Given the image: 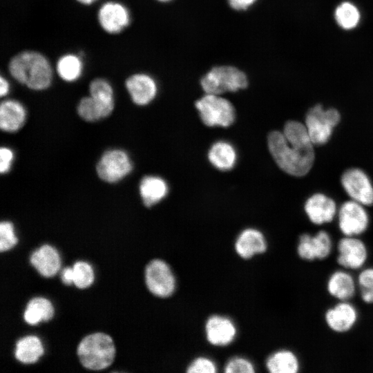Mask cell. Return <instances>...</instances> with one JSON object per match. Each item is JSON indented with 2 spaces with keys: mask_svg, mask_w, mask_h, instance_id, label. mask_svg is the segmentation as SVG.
<instances>
[{
  "mask_svg": "<svg viewBox=\"0 0 373 373\" xmlns=\"http://www.w3.org/2000/svg\"><path fill=\"white\" fill-rule=\"evenodd\" d=\"M265 366L270 373H298L301 369V362L294 351L280 349L267 358Z\"/></svg>",
  "mask_w": 373,
  "mask_h": 373,
  "instance_id": "7402d4cb",
  "label": "cell"
},
{
  "mask_svg": "<svg viewBox=\"0 0 373 373\" xmlns=\"http://www.w3.org/2000/svg\"><path fill=\"white\" fill-rule=\"evenodd\" d=\"M8 70L15 80L34 90L48 88L52 79L49 61L36 51L26 50L12 57Z\"/></svg>",
  "mask_w": 373,
  "mask_h": 373,
  "instance_id": "7a4b0ae2",
  "label": "cell"
},
{
  "mask_svg": "<svg viewBox=\"0 0 373 373\" xmlns=\"http://www.w3.org/2000/svg\"><path fill=\"white\" fill-rule=\"evenodd\" d=\"M43 353L42 344L39 338L36 336H25L19 339L16 343L15 357L23 363H35Z\"/></svg>",
  "mask_w": 373,
  "mask_h": 373,
  "instance_id": "d4e9b609",
  "label": "cell"
},
{
  "mask_svg": "<svg viewBox=\"0 0 373 373\" xmlns=\"http://www.w3.org/2000/svg\"><path fill=\"white\" fill-rule=\"evenodd\" d=\"M139 191L144 204L150 207L166 195L168 185L165 180L159 176L146 175L142 179Z\"/></svg>",
  "mask_w": 373,
  "mask_h": 373,
  "instance_id": "603a6c76",
  "label": "cell"
},
{
  "mask_svg": "<svg viewBox=\"0 0 373 373\" xmlns=\"http://www.w3.org/2000/svg\"><path fill=\"white\" fill-rule=\"evenodd\" d=\"M125 86L132 101L139 106L146 105L155 97L157 85L149 75L137 73L128 77Z\"/></svg>",
  "mask_w": 373,
  "mask_h": 373,
  "instance_id": "ac0fdd59",
  "label": "cell"
},
{
  "mask_svg": "<svg viewBox=\"0 0 373 373\" xmlns=\"http://www.w3.org/2000/svg\"><path fill=\"white\" fill-rule=\"evenodd\" d=\"M267 143L276 163L287 174L302 177L311 170L315 160L314 144L291 143L279 131L269 134Z\"/></svg>",
  "mask_w": 373,
  "mask_h": 373,
  "instance_id": "6da1fadb",
  "label": "cell"
},
{
  "mask_svg": "<svg viewBox=\"0 0 373 373\" xmlns=\"http://www.w3.org/2000/svg\"><path fill=\"white\" fill-rule=\"evenodd\" d=\"M80 3L84 4V5H90L95 2L97 0H77Z\"/></svg>",
  "mask_w": 373,
  "mask_h": 373,
  "instance_id": "ab89813d",
  "label": "cell"
},
{
  "mask_svg": "<svg viewBox=\"0 0 373 373\" xmlns=\"http://www.w3.org/2000/svg\"><path fill=\"white\" fill-rule=\"evenodd\" d=\"M14 159L12 149L2 146L0 149V171L2 174L8 173L11 168Z\"/></svg>",
  "mask_w": 373,
  "mask_h": 373,
  "instance_id": "d590c367",
  "label": "cell"
},
{
  "mask_svg": "<svg viewBox=\"0 0 373 373\" xmlns=\"http://www.w3.org/2000/svg\"><path fill=\"white\" fill-rule=\"evenodd\" d=\"M236 157L237 155L234 147L226 141L215 142L208 153L210 162L220 170L231 169L236 163Z\"/></svg>",
  "mask_w": 373,
  "mask_h": 373,
  "instance_id": "cb8c5ba5",
  "label": "cell"
},
{
  "mask_svg": "<svg viewBox=\"0 0 373 373\" xmlns=\"http://www.w3.org/2000/svg\"><path fill=\"white\" fill-rule=\"evenodd\" d=\"M53 314V307L48 300L43 297H35L28 303L23 318L27 323L36 325L41 321L51 319Z\"/></svg>",
  "mask_w": 373,
  "mask_h": 373,
  "instance_id": "484cf974",
  "label": "cell"
},
{
  "mask_svg": "<svg viewBox=\"0 0 373 373\" xmlns=\"http://www.w3.org/2000/svg\"><path fill=\"white\" fill-rule=\"evenodd\" d=\"M90 95L111 113L114 109L113 90L108 81L102 78L93 79L89 85Z\"/></svg>",
  "mask_w": 373,
  "mask_h": 373,
  "instance_id": "f1b7e54d",
  "label": "cell"
},
{
  "mask_svg": "<svg viewBox=\"0 0 373 373\" xmlns=\"http://www.w3.org/2000/svg\"><path fill=\"white\" fill-rule=\"evenodd\" d=\"M304 211L312 224L320 226L333 221L337 216L338 209L332 198L316 193L305 201Z\"/></svg>",
  "mask_w": 373,
  "mask_h": 373,
  "instance_id": "9a60e30c",
  "label": "cell"
},
{
  "mask_svg": "<svg viewBox=\"0 0 373 373\" xmlns=\"http://www.w3.org/2000/svg\"><path fill=\"white\" fill-rule=\"evenodd\" d=\"M323 319L330 331L343 334L355 327L359 319V312L351 300L336 301L325 310Z\"/></svg>",
  "mask_w": 373,
  "mask_h": 373,
  "instance_id": "7c38bea8",
  "label": "cell"
},
{
  "mask_svg": "<svg viewBox=\"0 0 373 373\" xmlns=\"http://www.w3.org/2000/svg\"><path fill=\"white\" fill-rule=\"evenodd\" d=\"M336 262L341 268L359 271L366 266L369 249L359 236H343L336 245Z\"/></svg>",
  "mask_w": 373,
  "mask_h": 373,
  "instance_id": "ba28073f",
  "label": "cell"
},
{
  "mask_svg": "<svg viewBox=\"0 0 373 373\" xmlns=\"http://www.w3.org/2000/svg\"><path fill=\"white\" fill-rule=\"evenodd\" d=\"M144 278L148 289L155 296L168 298L175 291V274L169 264L161 259H153L148 263Z\"/></svg>",
  "mask_w": 373,
  "mask_h": 373,
  "instance_id": "52a82bcc",
  "label": "cell"
},
{
  "mask_svg": "<svg viewBox=\"0 0 373 373\" xmlns=\"http://www.w3.org/2000/svg\"><path fill=\"white\" fill-rule=\"evenodd\" d=\"M98 21L104 30L110 34H117L128 26L130 15L126 8L122 3L108 1L100 7Z\"/></svg>",
  "mask_w": 373,
  "mask_h": 373,
  "instance_id": "e0dca14e",
  "label": "cell"
},
{
  "mask_svg": "<svg viewBox=\"0 0 373 373\" xmlns=\"http://www.w3.org/2000/svg\"><path fill=\"white\" fill-rule=\"evenodd\" d=\"M10 86L8 81L1 76L0 77V95L3 97L6 95L9 92Z\"/></svg>",
  "mask_w": 373,
  "mask_h": 373,
  "instance_id": "f35d334b",
  "label": "cell"
},
{
  "mask_svg": "<svg viewBox=\"0 0 373 373\" xmlns=\"http://www.w3.org/2000/svg\"><path fill=\"white\" fill-rule=\"evenodd\" d=\"M57 72L66 82L77 80L82 73L83 65L79 57L73 54L61 56L57 63Z\"/></svg>",
  "mask_w": 373,
  "mask_h": 373,
  "instance_id": "83f0119b",
  "label": "cell"
},
{
  "mask_svg": "<svg viewBox=\"0 0 373 373\" xmlns=\"http://www.w3.org/2000/svg\"><path fill=\"white\" fill-rule=\"evenodd\" d=\"M362 204L350 200L338 209V227L343 236H360L368 229L370 216Z\"/></svg>",
  "mask_w": 373,
  "mask_h": 373,
  "instance_id": "30bf717a",
  "label": "cell"
},
{
  "mask_svg": "<svg viewBox=\"0 0 373 373\" xmlns=\"http://www.w3.org/2000/svg\"><path fill=\"white\" fill-rule=\"evenodd\" d=\"M340 121L341 114L337 109H326L318 104L307 111L304 124L313 144L323 145L329 140Z\"/></svg>",
  "mask_w": 373,
  "mask_h": 373,
  "instance_id": "277c9868",
  "label": "cell"
},
{
  "mask_svg": "<svg viewBox=\"0 0 373 373\" xmlns=\"http://www.w3.org/2000/svg\"><path fill=\"white\" fill-rule=\"evenodd\" d=\"M255 371L254 363L243 356L231 358L224 367L226 373H254Z\"/></svg>",
  "mask_w": 373,
  "mask_h": 373,
  "instance_id": "d6a6232c",
  "label": "cell"
},
{
  "mask_svg": "<svg viewBox=\"0 0 373 373\" xmlns=\"http://www.w3.org/2000/svg\"><path fill=\"white\" fill-rule=\"evenodd\" d=\"M133 165L129 155L122 149H111L105 151L96 166L99 178L108 183H115L132 171Z\"/></svg>",
  "mask_w": 373,
  "mask_h": 373,
  "instance_id": "8fae6325",
  "label": "cell"
},
{
  "mask_svg": "<svg viewBox=\"0 0 373 373\" xmlns=\"http://www.w3.org/2000/svg\"><path fill=\"white\" fill-rule=\"evenodd\" d=\"M333 249V240L325 230H320L314 234H300L296 247L299 258L306 262L324 260L330 256Z\"/></svg>",
  "mask_w": 373,
  "mask_h": 373,
  "instance_id": "9c48e42d",
  "label": "cell"
},
{
  "mask_svg": "<svg viewBox=\"0 0 373 373\" xmlns=\"http://www.w3.org/2000/svg\"><path fill=\"white\" fill-rule=\"evenodd\" d=\"M361 17L358 8L349 1L341 2L334 10V19L337 25L345 30L356 28L360 23Z\"/></svg>",
  "mask_w": 373,
  "mask_h": 373,
  "instance_id": "4316f807",
  "label": "cell"
},
{
  "mask_svg": "<svg viewBox=\"0 0 373 373\" xmlns=\"http://www.w3.org/2000/svg\"><path fill=\"white\" fill-rule=\"evenodd\" d=\"M218 367L214 361L209 357L198 356L194 358L188 365V373H215Z\"/></svg>",
  "mask_w": 373,
  "mask_h": 373,
  "instance_id": "e575fe53",
  "label": "cell"
},
{
  "mask_svg": "<svg viewBox=\"0 0 373 373\" xmlns=\"http://www.w3.org/2000/svg\"><path fill=\"white\" fill-rule=\"evenodd\" d=\"M256 0H228L231 8L236 10H245L251 6Z\"/></svg>",
  "mask_w": 373,
  "mask_h": 373,
  "instance_id": "8d00e7d4",
  "label": "cell"
},
{
  "mask_svg": "<svg viewBox=\"0 0 373 373\" xmlns=\"http://www.w3.org/2000/svg\"><path fill=\"white\" fill-rule=\"evenodd\" d=\"M327 294L336 301H348L358 293L356 278L351 271L339 268L328 276L326 284Z\"/></svg>",
  "mask_w": 373,
  "mask_h": 373,
  "instance_id": "5bb4252c",
  "label": "cell"
},
{
  "mask_svg": "<svg viewBox=\"0 0 373 373\" xmlns=\"http://www.w3.org/2000/svg\"><path fill=\"white\" fill-rule=\"evenodd\" d=\"M79 115L87 122H96L111 113L90 95L83 97L77 106Z\"/></svg>",
  "mask_w": 373,
  "mask_h": 373,
  "instance_id": "f546056e",
  "label": "cell"
},
{
  "mask_svg": "<svg viewBox=\"0 0 373 373\" xmlns=\"http://www.w3.org/2000/svg\"><path fill=\"white\" fill-rule=\"evenodd\" d=\"M356 278L361 300L366 305H373V267H364Z\"/></svg>",
  "mask_w": 373,
  "mask_h": 373,
  "instance_id": "4dcf8cb0",
  "label": "cell"
},
{
  "mask_svg": "<svg viewBox=\"0 0 373 373\" xmlns=\"http://www.w3.org/2000/svg\"><path fill=\"white\" fill-rule=\"evenodd\" d=\"M62 282L65 285H71L73 283V270L72 267L64 268L61 274Z\"/></svg>",
  "mask_w": 373,
  "mask_h": 373,
  "instance_id": "74e56055",
  "label": "cell"
},
{
  "mask_svg": "<svg viewBox=\"0 0 373 373\" xmlns=\"http://www.w3.org/2000/svg\"><path fill=\"white\" fill-rule=\"evenodd\" d=\"M26 119V111L23 104L15 99H6L0 106V128L8 133L17 132Z\"/></svg>",
  "mask_w": 373,
  "mask_h": 373,
  "instance_id": "ffe728a7",
  "label": "cell"
},
{
  "mask_svg": "<svg viewBox=\"0 0 373 373\" xmlns=\"http://www.w3.org/2000/svg\"><path fill=\"white\" fill-rule=\"evenodd\" d=\"M341 182L351 200L364 206L373 204V184L362 169H347L343 173Z\"/></svg>",
  "mask_w": 373,
  "mask_h": 373,
  "instance_id": "4fadbf2b",
  "label": "cell"
},
{
  "mask_svg": "<svg viewBox=\"0 0 373 373\" xmlns=\"http://www.w3.org/2000/svg\"><path fill=\"white\" fill-rule=\"evenodd\" d=\"M17 242L12 222L3 221L0 223V251L1 252L12 248Z\"/></svg>",
  "mask_w": 373,
  "mask_h": 373,
  "instance_id": "836d02e7",
  "label": "cell"
},
{
  "mask_svg": "<svg viewBox=\"0 0 373 373\" xmlns=\"http://www.w3.org/2000/svg\"><path fill=\"white\" fill-rule=\"evenodd\" d=\"M202 122L207 126H228L235 119L232 104L219 95L207 93L195 102Z\"/></svg>",
  "mask_w": 373,
  "mask_h": 373,
  "instance_id": "8992f818",
  "label": "cell"
},
{
  "mask_svg": "<svg viewBox=\"0 0 373 373\" xmlns=\"http://www.w3.org/2000/svg\"><path fill=\"white\" fill-rule=\"evenodd\" d=\"M268 245L264 234L254 228L242 230L238 236L234 248L237 254L243 259L265 253Z\"/></svg>",
  "mask_w": 373,
  "mask_h": 373,
  "instance_id": "d6986e66",
  "label": "cell"
},
{
  "mask_svg": "<svg viewBox=\"0 0 373 373\" xmlns=\"http://www.w3.org/2000/svg\"><path fill=\"white\" fill-rule=\"evenodd\" d=\"M205 336L207 341L215 346H226L231 344L236 337L237 328L229 317L214 314L205 323Z\"/></svg>",
  "mask_w": 373,
  "mask_h": 373,
  "instance_id": "2e32d148",
  "label": "cell"
},
{
  "mask_svg": "<svg viewBox=\"0 0 373 373\" xmlns=\"http://www.w3.org/2000/svg\"><path fill=\"white\" fill-rule=\"evenodd\" d=\"M160 1H170V0H158Z\"/></svg>",
  "mask_w": 373,
  "mask_h": 373,
  "instance_id": "60d3db41",
  "label": "cell"
},
{
  "mask_svg": "<svg viewBox=\"0 0 373 373\" xmlns=\"http://www.w3.org/2000/svg\"><path fill=\"white\" fill-rule=\"evenodd\" d=\"M200 83L206 93L220 95L245 88L247 86V78L239 69L222 66L212 68L202 78Z\"/></svg>",
  "mask_w": 373,
  "mask_h": 373,
  "instance_id": "5b68a950",
  "label": "cell"
},
{
  "mask_svg": "<svg viewBox=\"0 0 373 373\" xmlns=\"http://www.w3.org/2000/svg\"><path fill=\"white\" fill-rule=\"evenodd\" d=\"M77 355L84 367L92 370L105 369L114 360V343L111 336L104 333L88 335L79 343Z\"/></svg>",
  "mask_w": 373,
  "mask_h": 373,
  "instance_id": "3957f363",
  "label": "cell"
},
{
  "mask_svg": "<svg viewBox=\"0 0 373 373\" xmlns=\"http://www.w3.org/2000/svg\"><path fill=\"white\" fill-rule=\"evenodd\" d=\"M32 265L44 277L55 276L60 269L61 260L57 251L44 245L35 250L30 258Z\"/></svg>",
  "mask_w": 373,
  "mask_h": 373,
  "instance_id": "44dd1931",
  "label": "cell"
},
{
  "mask_svg": "<svg viewBox=\"0 0 373 373\" xmlns=\"http://www.w3.org/2000/svg\"><path fill=\"white\" fill-rule=\"evenodd\" d=\"M73 283L79 289L90 286L94 280V273L90 265L83 261L75 262L73 267Z\"/></svg>",
  "mask_w": 373,
  "mask_h": 373,
  "instance_id": "1f68e13d",
  "label": "cell"
}]
</instances>
